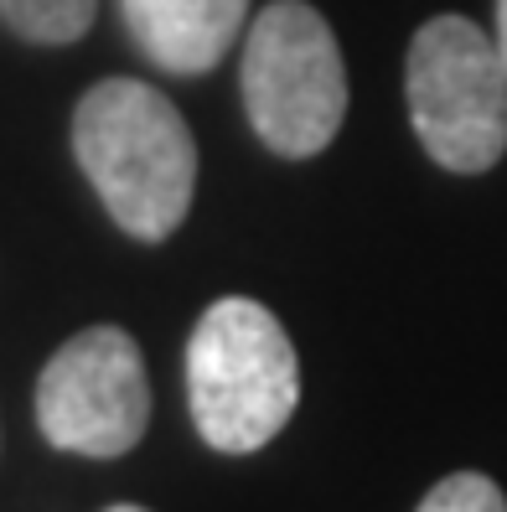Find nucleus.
<instances>
[{"instance_id":"obj_10","label":"nucleus","mask_w":507,"mask_h":512,"mask_svg":"<svg viewBox=\"0 0 507 512\" xmlns=\"http://www.w3.org/2000/svg\"><path fill=\"white\" fill-rule=\"evenodd\" d=\"M109 512H145V507H130V502H119V507H109Z\"/></svg>"},{"instance_id":"obj_7","label":"nucleus","mask_w":507,"mask_h":512,"mask_svg":"<svg viewBox=\"0 0 507 512\" xmlns=\"http://www.w3.org/2000/svg\"><path fill=\"white\" fill-rule=\"evenodd\" d=\"M99 16V0H0V21L16 37L42 42V47H63L78 42Z\"/></svg>"},{"instance_id":"obj_4","label":"nucleus","mask_w":507,"mask_h":512,"mask_svg":"<svg viewBox=\"0 0 507 512\" xmlns=\"http://www.w3.org/2000/svg\"><path fill=\"white\" fill-rule=\"evenodd\" d=\"M409 125L445 171H492L507 150V63L466 16H435L409 42Z\"/></svg>"},{"instance_id":"obj_3","label":"nucleus","mask_w":507,"mask_h":512,"mask_svg":"<svg viewBox=\"0 0 507 512\" xmlns=\"http://www.w3.org/2000/svg\"><path fill=\"white\" fill-rule=\"evenodd\" d=\"M238 83L254 135L275 156L306 161L337 140L347 114V68L326 16L306 0H275L254 16Z\"/></svg>"},{"instance_id":"obj_5","label":"nucleus","mask_w":507,"mask_h":512,"mask_svg":"<svg viewBox=\"0 0 507 512\" xmlns=\"http://www.w3.org/2000/svg\"><path fill=\"white\" fill-rule=\"evenodd\" d=\"M37 425L47 445L88 461H114L151 425L145 357L125 326H88L63 342L37 378Z\"/></svg>"},{"instance_id":"obj_1","label":"nucleus","mask_w":507,"mask_h":512,"mask_svg":"<svg viewBox=\"0 0 507 512\" xmlns=\"http://www.w3.org/2000/svg\"><path fill=\"white\" fill-rule=\"evenodd\" d=\"M73 156L104 213L140 244L182 228L197 192V140L161 88L104 78L73 109Z\"/></svg>"},{"instance_id":"obj_6","label":"nucleus","mask_w":507,"mask_h":512,"mask_svg":"<svg viewBox=\"0 0 507 512\" xmlns=\"http://www.w3.org/2000/svg\"><path fill=\"white\" fill-rule=\"evenodd\" d=\"M135 47L166 73H207L244 32L249 0H119Z\"/></svg>"},{"instance_id":"obj_8","label":"nucleus","mask_w":507,"mask_h":512,"mask_svg":"<svg viewBox=\"0 0 507 512\" xmlns=\"http://www.w3.org/2000/svg\"><path fill=\"white\" fill-rule=\"evenodd\" d=\"M414 512H507V497H502V487H497L492 476L456 471V476L435 481Z\"/></svg>"},{"instance_id":"obj_9","label":"nucleus","mask_w":507,"mask_h":512,"mask_svg":"<svg viewBox=\"0 0 507 512\" xmlns=\"http://www.w3.org/2000/svg\"><path fill=\"white\" fill-rule=\"evenodd\" d=\"M497 52H502V63H507V0H497Z\"/></svg>"},{"instance_id":"obj_2","label":"nucleus","mask_w":507,"mask_h":512,"mask_svg":"<svg viewBox=\"0 0 507 512\" xmlns=\"http://www.w3.org/2000/svg\"><path fill=\"white\" fill-rule=\"evenodd\" d=\"M187 404L197 435L223 456L270 445L301 404V363L270 306L223 295L187 342Z\"/></svg>"}]
</instances>
